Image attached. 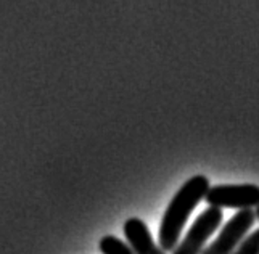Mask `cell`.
Listing matches in <instances>:
<instances>
[{
  "label": "cell",
  "instance_id": "2",
  "mask_svg": "<svg viewBox=\"0 0 259 254\" xmlns=\"http://www.w3.org/2000/svg\"><path fill=\"white\" fill-rule=\"evenodd\" d=\"M221 224H222L221 207L209 206L208 209H204L196 217V221L192 224L184 240L177 244L172 254H201L203 249L206 248V241L216 232V229H219Z\"/></svg>",
  "mask_w": 259,
  "mask_h": 254
},
{
  "label": "cell",
  "instance_id": "4",
  "mask_svg": "<svg viewBox=\"0 0 259 254\" xmlns=\"http://www.w3.org/2000/svg\"><path fill=\"white\" fill-rule=\"evenodd\" d=\"M206 203L216 207L251 209L259 206V187L253 184L240 185H214L208 190Z\"/></svg>",
  "mask_w": 259,
  "mask_h": 254
},
{
  "label": "cell",
  "instance_id": "3",
  "mask_svg": "<svg viewBox=\"0 0 259 254\" xmlns=\"http://www.w3.org/2000/svg\"><path fill=\"white\" fill-rule=\"evenodd\" d=\"M256 211L253 209H240L232 219L222 227L218 238L209 246L203 249L201 254H232L246 238V233L254 225Z\"/></svg>",
  "mask_w": 259,
  "mask_h": 254
},
{
  "label": "cell",
  "instance_id": "1",
  "mask_svg": "<svg viewBox=\"0 0 259 254\" xmlns=\"http://www.w3.org/2000/svg\"><path fill=\"white\" fill-rule=\"evenodd\" d=\"M209 179L204 176L190 177L181 187L169 203L167 209L159 225V246L164 251H174L179 244V238L184 230V225L189 221V216L209 190Z\"/></svg>",
  "mask_w": 259,
  "mask_h": 254
},
{
  "label": "cell",
  "instance_id": "8",
  "mask_svg": "<svg viewBox=\"0 0 259 254\" xmlns=\"http://www.w3.org/2000/svg\"><path fill=\"white\" fill-rule=\"evenodd\" d=\"M256 217H257V219H259V206L256 207Z\"/></svg>",
  "mask_w": 259,
  "mask_h": 254
},
{
  "label": "cell",
  "instance_id": "7",
  "mask_svg": "<svg viewBox=\"0 0 259 254\" xmlns=\"http://www.w3.org/2000/svg\"><path fill=\"white\" fill-rule=\"evenodd\" d=\"M232 254H259V229L249 233Z\"/></svg>",
  "mask_w": 259,
  "mask_h": 254
},
{
  "label": "cell",
  "instance_id": "6",
  "mask_svg": "<svg viewBox=\"0 0 259 254\" xmlns=\"http://www.w3.org/2000/svg\"><path fill=\"white\" fill-rule=\"evenodd\" d=\"M100 251L102 254H136L127 243L121 241L119 238L108 235L100 240Z\"/></svg>",
  "mask_w": 259,
  "mask_h": 254
},
{
  "label": "cell",
  "instance_id": "5",
  "mask_svg": "<svg viewBox=\"0 0 259 254\" xmlns=\"http://www.w3.org/2000/svg\"><path fill=\"white\" fill-rule=\"evenodd\" d=\"M124 235L129 246L136 254H166V251L153 241L145 222L139 217H131L124 224Z\"/></svg>",
  "mask_w": 259,
  "mask_h": 254
}]
</instances>
